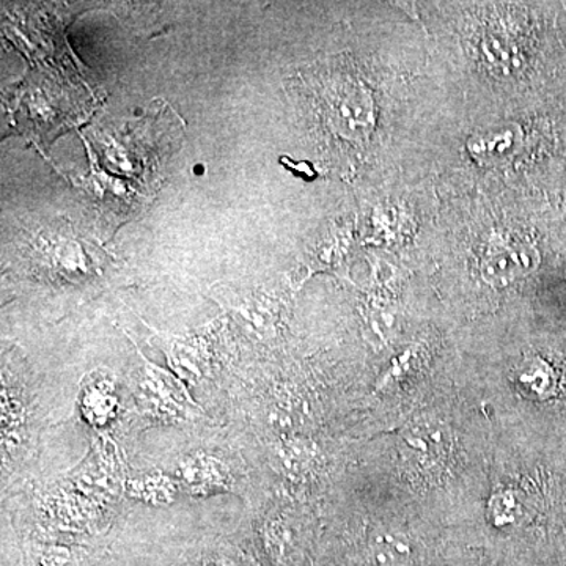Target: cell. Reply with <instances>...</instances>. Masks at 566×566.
Returning a JSON list of instances; mask_svg holds the SVG:
<instances>
[{
  "instance_id": "cell-2",
  "label": "cell",
  "mask_w": 566,
  "mask_h": 566,
  "mask_svg": "<svg viewBox=\"0 0 566 566\" xmlns=\"http://www.w3.org/2000/svg\"><path fill=\"white\" fill-rule=\"evenodd\" d=\"M520 128L515 125L495 126L474 134L469 140V151L476 161L493 166L512 158L520 145Z\"/></svg>"
},
{
  "instance_id": "cell-5",
  "label": "cell",
  "mask_w": 566,
  "mask_h": 566,
  "mask_svg": "<svg viewBox=\"0 0 566 566\" xmlns=\"http://www.w3.org/2000/svg\"><path fill=\"white\" fill-rule=\"evenodd\" d=\"M218 566H230V565H222V564H221V565H218Z\"/></svg>"
},
{
  "instance_id": "cell-1",
  "label": "cell",
  "mask_w": 566,
  "mask_h": 566,
  "mask_svg": "<svg viewBox=\"0 0 566 566\" xmlns=\"http://www.w3.org/2000/svg\"><path fill=\"white\" fill-rule=\"evenodd\" d=\"M535 252L515 240L499 238L490 244L482 262V275L494 286H505L531 273L535 266Z\"/></svg>"
},
{
  "instance_id": "cell-4",
  "label": "cell",
  "mask_w": 566,
  "mask_h": 566,
  "mask_svg": "<svg viewBox=\"0 0 566 566\" xmlns=\"http://www.w3.org/2000/svg\"><path fill=\"white\" fill-rule=\"evenodd\" d=\"M368 566H409L412 547L406 536L394 532L371 535L367 547Z\"/></svg>"
},
{
  "instance_id": "cell-3",
  "label": "cell",
  "mask_w": 566,
  "mask_h": 566,
  "mask_svg": "<svg viewBox=\"0 0 566 566\" xmlns=\"http://www.w3.org/2000/svg\"><path fill=\"white\" fill-rule=\"evenodd\" d=\"M521 382L538 400H557L566 392V375L543 357H534L521 375Z\"/></svg>"
}]
</instances>
